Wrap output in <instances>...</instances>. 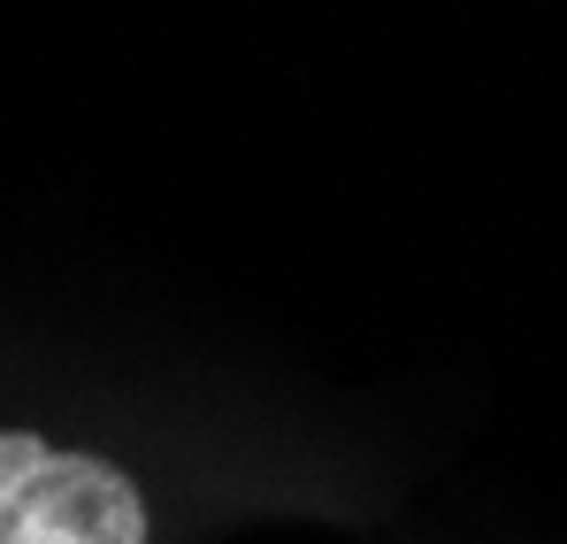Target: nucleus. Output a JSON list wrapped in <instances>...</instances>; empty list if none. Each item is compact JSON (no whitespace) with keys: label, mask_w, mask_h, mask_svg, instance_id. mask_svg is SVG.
Segmentation results:
<instances>
[{"label":"nucleus","mask_w":567,"mask_h":544,"mask_svg":"<svg viewBox=\"0 0 567 544\" xmlns=\"http://www.w3.org/2000/svg\"><path fill=\"white\" fill-rule=\"evenodd\" d=\"M0 544H146V506L123 468L0 430Z\"/></svg>","instance_id":"obj_1"}]
</instances>
